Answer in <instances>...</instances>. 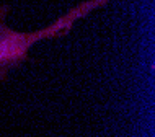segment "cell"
I'll return each mask as SVG.
<instances>
[{"mask_svg":"<svg viewBox=\"0 0 155 137\" xmlns=\"http://www.w3.org/2000/svg\"><path fill=\"white\" fill-rule=\"evenodd\" d=\"M111 0H87L80 5L74 7L65 15L57 18L48 28H43L35 33H18L5 24V16L8 13L7 5H0V78H5L8 70L13 67H20L28 59L31 46L41 39L61 38L70 33L74 23L93 11L95 8L106 5Z\"/></svg>","mask_w":155,"mask_h":137,"instance_id":"6da1fadb","label":"cell"}]
</instances>
